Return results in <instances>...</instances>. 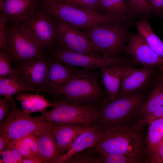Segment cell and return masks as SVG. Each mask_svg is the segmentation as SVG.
Returning <instances> with one entry per match:
<instances>
[{"label": "cell", "instance_id": "26", "mask_svg": "<svg viewBox=\"0 0 163 163\" xmlns=\"http://www.w3.org/2000/svg\"><path fill=\"white\" fill-rule=\"evenodd\" d=\"M24 91L33 93L31 89L12 76L0 78V95L8 99L13 106L16 104L12 96Z\"/></svg>", "mask_w": 163, "mask_h": 163}, {"label": "cell", "instance_id": "23", "mask_svg": "<svg viewBox=\"0 0 163 163\" xmlns=\"http://www.w3.org/2000/svg\"><path fill=\"white\" fill-rule=\"evenodd\" d=\"M163 104V78L159 76L148 96L137 113L149 115Z\"/></svg>", "mask_w": 163, "mask_h": 163}, {"label": "cell", "instance_id": "30", "mask_svg": "<svg viewBox=\"0 0 163 163\" xmlns=\"http://www.w3.org/2000/svg\"><path fill=\"white\" fill-rule=\"evenodd\" d=\"M12 59L6 50L0 49V78H5L15 74L16 69L11 66Z\"/></svg>", "mask_w": 163, "mask_h": 163}, {"label": "cell", "instance_id": "19", "mask_svg": "<svg viewBox=\"0 0 163 163\" xmlns=\"http://www.w3.org/2000/svg\"><path fill=\"white\" fill-rule=\"evenodd\" d=\"M51 123V132L61 152L68 151L77 137L94 125L80 126Z\"/></svg>", "mask_w": 163, "mask_h": 163}, {"label": "cell", "instance_id": "41", "mask_svg": "<svg viewBox=\"0 0 163 163\" xmlns=\"http://www.w3.org/2000/svg\"><path fill=\"white\" fill-rule=\"evenodd\" d=\"M40 2L53 3H60L63 2V0H39Z\"/></svg>", "mask_w": 163, "mask_h": 163}, {"label": "cell", "instance_id": "37", "mask_svg": "<svg viewBox=\"0 0 163 163\" xmlns=\"http://www.w3.org/2000/svg\"><path fill=\"white\" fill-rule=\"evenodd\" d=\"M162 117H163V104L151 114L144 117L139 123L141 125L146 123L148 124L154 120Z\"/></svg>", "mask_w": 163, "mask_h": 163}, {"label": "cell", "instance_id": "33", "mask_svg": "<svg viewBox=\"0 0 163 163\" xmlns=\"http://www.w3.org/2000/svg\"><path fill=\"white\" fill-rule=\"evenodd\" d=\"M132 5L138 18L146 19L152 14L147 3V0H129Z\"/></svg>", "mask_w": 163, "mask_h": 163}, {"label": "cell", "instance_id": "24", "mask_svg": "<svg viewBox=\"0 0 163 163\" xmlns=\"http://www.w3.org/2000/svg\"><path fill=\"white\" fill-rule=\"evenodd\" d=\"M146 150L150 156L163 143V117L148 123Z\"/></svg>", "mask_w": 163, "mask_h": 163}, {"label": "cell", "instance_id": "4", "mask_svg": "<svg viewBox=\"0 0 163 163\" xmlns=\"http://www.w3.org/2000/svg\"><path fill=\"white\" fill-rule=\"evenodd\" d=\"M50 94L63 95L64 100L79 104L99 106L107 101L95 77L83 71L75 72L66 85Z\"/></svg>", "mask_w": 163, "mask_h": 163}, {"label": "cell", "instance_id": "36", "mask_svg": "<svg viewBox=\"0 0 163 163\" xmlns=\"http://www.w3.org/2000/svg\"><path fill=\"white\" fill-rule=\"evenodd\" d=\"M13 105L8 99L6 98L0 99V123L6 117L12 109Z\"/></svg>", "mask_w": 163, "mask_h": 163}, {"label": "cell", "instance_id": "31", "mask_svg": "<svg viewBox=\"0 0 163 163\" xmlns=\"http://www.w3.org/2000/svg\"><path fill=\"white\" fill-rule=\"evenodd\" d=\"M139 161L136 159L125 155L100 153L97 163H135Z\"/></svg>", "mask_w": 163, "mask_h": 163}, {"label": "cell", "instance_id": "12", "mask_svg": "<svg viewBox=\"0 0 163 163\" xmlns=\"http://www.w3.org/2000/svg\"><path fill=\"white\" fill-rule=\"evenodd\" d=\"M48 53L16 64V72L12 76L33 91L43 92L50 56Z\"/></svg>", "mask_w": 163, "mask_h": 163}, {"label": "cell", "instance_id": "42", "mask_svg": "<svg viewBox=\"0 0 163 163\" xmlns=\"http://www.w3.org/2000/svg\"><path fill=\"white\" fill-rule=\"evenodd\" d=\"M160 76L163 78V63L156 66Z\"/></svg>", "mask_w": 163, "mask_h": 163}, {"label": "cell", "instance_id": "1", "mask_svg": "<svg viewBox=\"0 0 163 163\" xmlns=\"http://www.w3.org/2000/svg\"><path fill=\"white\" fill-rule=\"evenodd\" d=\"M104 126L103 133L93 146L96 151L104 154L125 155L140 161L142 141L138 124L130 127L122 123Z\"/></svg>", "mask_w": 163, "mask_h": 163}, {"label": "cell", "instance_id": "25", "mask_svg": "<svg viewBox=\"0 0 163 163\" xmlns=\"http://www.w3.org/2000/svg\"><path fill=\"white\" fill-rule=\"evenodd\" d=\"M138 32L152 50L163 59V41L155 34L147 20L141 19L135 23Z\"/></svg>", "mask_w": 163, "mask_h": 163}, {"label": "cell", "instance_id": "2", "mask_svg": "<svg viewBox=\"0 0 163 163\" xmlns=\"http://www.w3.org/2000/svg\"><path fill=\"white\" fill-rule=\"evenodd\" d=\"M131 21H118L102 24L81 31L98 48L103 56L114 57L121 55L131 33Z\"/></svg>", "mask_w": 163, "mask_h": 163}, {"label": "cell", "instance_id": "34", "mask_svg": "<svg viewBox=\"0 0 163 163\" xmlns=\"http://www.w3.org/2000/svg\"><path fill=\"white\" fill-rule=\"evenodd\" d=\"M152 14L163 18V0H147Z\"/></svg>", "mask_w": 163, "mask_h": 163}, {"label": "cell", "instance_id": "35", "mask_svg": "<svg viewBox=\"0 0 163 163\" xmlns=\"http://www.w3.org/2000/svg\"><path fill=\"white\" fill-rule=\"evenodd\" d=\"M8 21L7 19L2 15L0 16V49L6 50L5 41V35L7 30V24ZM7 51V50H6Z\"/></svg>", "mask_w": 163, "mask_h": 163}, {"label": "cell", "instance_id": "32", "mask_svg": "<svg viewBox=\"0 0 163 163\" xmlns=\"http://www.w3.org/2000/svg\"><path fill=\"white\" fill-rule=\"evenodd\" d=\"M100 1V0H63V3L98 13Z\"/></svg>", "mask_w": 163, "mask_h": 163}, {"label": "cell", "instance_id": "7", "mask_svg": "<svg viewBox=\"0 0 163 163\" xmlns=\"http://www.w3.org/2000/svg\"><path fill=\"white\" fill-rule=\"evenodd\" d=\"M146 91L119 95L98 106V123L109 126L124 123L138 111L144 102Z\"/></svg>", "mask_w": 163, "mask_h": 163}, {"label": "cell", "instance_id": "22", "mask_svg": "<svg viewBox=\"0 0 163 163\" xmlns=\"http://www.w3.org/2000/svg\"><path fill=\"white\" fill-rule=\"evenodd\" d=\"M15 97L19 102L22 110L29 114L36 112H44L53 104V102L43 96L37 94L21 92L16 94Z\"/></svg>", "mask_w": 163, "mask_h": 163}, {"label": "cell", "instance_id": "6", "mask_svg": "<svg viewBox=\"0 0 163 163\" xmlns=\"http://www.w3.org/2000/svg\"><path fill=\"white\" fill-rule=\"evenodd\" d=\"M52 126L51 122L32 116L15 105L1 123L0 134L17 142L29 135L37 136L51 130Z\"/></svg>", "mask_w": 163, "mask_h": 163}, {"label": "cell", "instance_id": "38", "mask_svg": "<svg viewBox=\"0 0 163 163\" xmlns=\"http://www.w3.org/2000/svg\"><path fill=\"white\" fill-rule=\"evenodd\" d=\"M149 157L148 162L163 163V143Z\"/></svg>", "mask_w": 163, "mask_h": 163}, {"label": "cell", "instance_id": "39", "mask_svg": "<svg viewBox=\"0 0 163 163\" xmlns=\"http://www.w3.org/2000/svg\"><path fill=\"white\" fill-rule=\"evenodd\" d=\"M42 161L38 158L32 156L23 157L21 163H42Z\"/></svg>", "mask_w": 163, "mask_h": 163}, {"label": "cell", "instance_id": "11", "mask_svg": "<svg viewBox=\"0 0 163 163\" xmlns=\"http://www.w3.org/2000/svg\"><path fill=\"white\" fill-rule=\"evenodd\" d=\"M54 18L58 29L57 43L55 48L59 47L89 56H103L96 45L81 31Z\"/></svg>", "mask_w": 163, "mask_h": 163}, {"label": "cell", "instance_id": "13", "mask_svg": "<svg viewBox=\"0 0 163 163\" xmlns=\"http://www.w3.org/2000/svg\"><path fill=\"white\" fill-rule=\"evenodd\" d=\"M159 76L156 66H129L122 78L119 95L152 89Z\"/></svg>", "mask_w": 163, "mask_h": 163}, {"label": "cell", "instance_id": "8", "mask_svg": "<svg viewBox=\"0 0 163 163\" xmlns=\"http://www.w3.org/2000/svg\"><path fill=\"white\" fill-rule=\"evenodd\" d=\"M38 6L31 14L16 24L26 30L41 47L50 52L56 44V24L50 13Z\"/></svg>", "mask_w": 163, "mask_h": 163}, {"label": "cell", "instance_id": "21", "mask_svg": "<svg viewBox=\"0 0 163 163\" xmlns=\"http://www.w3.org/2000/svg\"><path fill=\"white\" fill-rule=\"evenodd\" d=\"M40 159L44 163H53L61 155L51 130L37 136Z\"/></svg>", "mask_w": 163, "mask_h": 163}, {"label": "cell", "instance_id": "17", "mask_svg": "<svg viewBox=\"0 0 163 163\" xmlns=\"http://www.w3.org/2000/svg\"><path fill=\"white\" fill-rule=\"evenodd\" d=\"M104 126L97 123L79 135L73 143L70 149L64 155L55 160L53 163H66L75 154L93 147L103 133Z\"/></svg>", "mask_w": 163, "mask_h": 163}, {"label": "cell", "instance_id": "28", "mask_svg": "<svg viewBox=\"0 0 163 163\" xmlns=\"http://www.w3.org/2000/svg\"><path fill=\"white\" fill-rule=\"evenodd\" d=\"M100 153L93 147H90L76 153L66 161L69 163H97Z\"/></svg>", "mask_w": 163, "mask_h": 163}, {"label": "cell", "instance_id": "29", "mask_svg": "<svg viewBox=\"0 0 163 163\" xmlns=\"http://www.w3.org/2000/svg\"><path fill=\"white\" fill-rule=\"evenodd\" d=\"M0 154V163H21L23 158L16 145V142L9 141Z\"/></svg>", "mask_w": 163, "mask_h": 163}, {"label": "cell", "instance_id": "10", "mask_svg": "<svg viewBox=\"0 0 163 163\" xmlns=\"http://www.w3.org/2000/svg\"><path fill=\"white\" fill-rule=\"evenodd\" d=\"M51 56L69 66L88 69L110 66H133L136 64L129 56L120 55L114 57L95 56L82 54L59 47L50 52Z\"/></svg>", "mask_w": 163, "mask_h": 163}, {"label": "cell", "instance_id": "18", "mask_svg": "<svg viewBox=\"0 0 163 163\" xmlns=\"http://www.w3.org/2000/svg\"><path fill=\"white\" fill-rule=\"evenodd\" d=\"M129 66H117L101 68L102 82L108 101L119 95L122 78Z\"/></svg>", "mask_w": 163, "mask_h": 163}, {"label": "cell", "instance_id": "27", "mask_svg": "<svg viewBox=\"0 0 163 163\" xmlns=\"http://www.w3.org/2000/svg\"><path fill=\"white\" fill-rule=\"evenodd\" d=\"M16 145L23 157L35 156L40 159L37 136H26L16 142Z\"/></svg>", "mask_w": 163, "mask_h": 163}, {"label": "cell", "instance_id": "3", "mask_svg": "<svg viewBox=\"0 0 163 163\" xmlns=\"http://www.w3.org/2000/svg\"><path fill=\"white\" fill-rule=\"evenodd\" d=\"M40 6L55 18L69 24L81 31L97 26L118 21H129V16L116 17L102 15L97 13L64 3L41 2Z\"/></svg>", "mask_w": 163, "mask_h": 163}, {"label": "cell", "instance_id": "9", "mask_svg": "<svg viewBox=\"0 0 163 163\" xmlns=\"http://www.w3.org/2000/svg\"><path fill=\"white\" fill-rule=\"evenodd\" d=\"M5 41L6 50L15 64L48 53L26 30L17 24L12 23L7 27Z\"/></svg>", "mask_w": 163, "mask_h": 163}, {"label": "cell", "instance_id": "15", "mask_svg": "<svg viewBox=\"0 0 163 163\" xmlns=\"http://www.w3.org/2000/svg\"><path fill=\"white\" fill-rule=\"evenodd\" d=\"M50 56L43 92L50 94L66 85L75 71L69 66Z\"/></svg>", "mask_w": 163, "mask_h": 163}, {"label": "cell", "instance_id": "16", "mask_svg": "<svg viewBox=\"0 0 163 163\" xmlns=\"http://www.w3.org/2000/svg\"><path fill=\"white\" fill-rule=\"evenodd\" d=\"M39 0H0V14L12 23H17L31 14Z\"/></svg>", "mask_w": 163, "mask_h": 163}, {"label": "cell", "instance_id": "20", "mask_svg": "<svg viewBox=\"0 0 163 163\" xmlns=\"http://www.w3.org/2000/svg\"><path fill=\"white\" fill-rule=\"evenodd\" d=\"M98 13L116 17L128 16L138 18L129 0H100Z\"/></svg>", "mask_w": 163, "mask_h": 163}, {"label": "cell", "instance_id": "40", "mask_svg": "<svg viewBox=\"0 0 163 163\" xmlns=\"http://www.w3.org/2000/svg\"><path fill=\"white\" fill-rule=\"evenodd\" d=\"M10 140L6 136L0 135V152L3 151L6 147Z\"/></svg>", "mask_w": 163, "mask_h": 163}, {"label": "cell", "instance_id": "5", "mask_svg": "<svg viewBox=\"0 0 163 163\" xmlns=\"http://www.w3.org/2000/svg\"><path fill=\"white\" fill-rule=\"evenodd\" d=\"M52 108L39 117L56 125L84 126L98 122V106L79 104L64 99L53 102Z\"/></svg>", "mask_w": 163, "mask_h": 163}, {"label": "cell", "instance_id": "14", "mask_svg": "<svg viewBox=\"0 0 163 163\" xmlns=\"http://www.w3.org/2000/svg\"><path fill=\"white\" fill-rule=\"evenodd\" d=\"M124 52L142 66H157L163 63V59L152 50L138 32L131 33Z\"/></svg>", "mask_w": 163, "mask_h": 163}]
</instances>
